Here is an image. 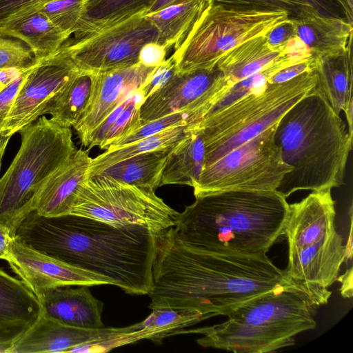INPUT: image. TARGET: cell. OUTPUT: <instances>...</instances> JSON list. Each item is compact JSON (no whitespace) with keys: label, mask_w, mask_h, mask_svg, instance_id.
<instances>
[{"label":"cell","mask_w":353,"mask_h":353,"mask_svg":"<svg viewBox=\"0 0 353 353\" xmlns=\"http://www.w3.org/2000/svg\"><path fill=\"white\" fill-rule=\"evenodd\" d=\"M50 0H0V26Z\"/></svg>","instance_id":"cell-40"},{"label":"cell","mask_w":353,"mask_h":353,"mask_svg":"<svg viewBox=\"0 0 353 353\" xmlns=\"http://www.w3.org/2000/svg\"><path fill=\"white\" fill-rule=\"evenodd\" d=\"M192 0H155L144 12L143 15L151 14L161 10L169 6L179 4ZM210 3H214L215 0H206Z\"/></svg>","instance_id":"cell-48"},{"label":"cell","mask_w":353,"mask_h":353,"mask_svg":"<svg viewBox=\"0 0 353 353\" xmlns=\"http://www.w3.org/2000/svg\"><path fill=\"white\" fill-rule=\"evenodd\" d=\"M222 77L223 74L216 66L212 70L175 72L141 103V124L193 108H201L204 116L219 90Z\"/></svg>","instance_id":"cell-13"},{"label":"cell","mask_w":353,"mask_h":353,"mask_svg":"<svg viewBox=\"0 0 353 353\" xmlns=\"http://www.w3.org/2000/svg\"><path fill=\"white\" fill-rule=\"evenodd\" d=\"M12 272L39 299L64 286L113 285L112 279L73 266L37 250L13 237L7 261Z\"/></svg>","instance_id":"cell-14"},{"label":"cell","mask_w":353,"mask_h":353,"mask_svg":"<svg viewBox=\"0 0 353 353\" xmlns=\"http://www.w3.org/2000/svg\"><path fill=\"white\" fill-rule=\"evenodd\" d=\"M140 226L118 227L81 216L46 217L34 211L14 237L73 266L108 277L125 292L148 294L158 236Z\"/></svg>","instance_id":"cell-2"},{"label":"cell","mask_w":353,"mask_h":353,"mask_svg":"<svg viewBox=\"0 0 353 353\" xmlns=\"http://www.w3.org/2000/svg\"><path fill=\"white\" fill-rule=\"evenodd\" d=\"M158 31L139 13L99 31L69 38L60 48L79 71L101 74L139 63L141 48L157 42Z\"/></svg>","instance_id":"cell-11"},{"label":"cell","mask_w":353,"mask_h":353,"mask_svg":"<svg viewBox=\"0 0 353 353\" xmlns=\"http://www.w3.org/2000/svg\"><path fill=\"white\" fill-rule=\"evenodd\" d=\"M71 287L57 288L43 293L39 299L43 313L70 326L103 327V303L92 294L89 286Z\"/></svg>","instance_id":"cell-21"},{"label":"cell","mask_w":353,"mask_h":353,"mask_svg":"<svg viewBox=\"0 0 353 353\" xmlns=\"http://www.w3.org/2000/svg\"><path fill=\"white\" fill-rule=\"evenodd\" d=\"M266 254H212L190 249L172 228L158 236L149 307L196 310L207 319L228 316L241 304L285 280Z\"/></svg>","instance_id":"cell-1"},{"label":"cell","mask_w":353,"mask_h":353,"mask_svg":"<svg viewBox=\"0 0 353 353\" xmlns=\"http://www.w3.org/2000/svg\"><path fill=\"white\" fill-rule=\"evenodd\" d=\"M214 3L228 7L281 9L288 11L291 18L296 16L303 8L310 6L302 0H215Z\"/></svg>","instance_id":"cell-37"},{"label":"cell","mask_w":353,"mask_h":353,"mask_svg":"<svg viewBox=\"0 0 353 353\" xmlns=\"http://www.w3.org/2000/svg\"><path fill=\"white\" fill-rule=\"evenodd\" d=\"M317 306L304 290L286 279L236 307L226 321L181 330L174 335L201 334L196 340L201 346L235 353L273 352L294 345L297 334L316 327Z\"/></svg>","instance_id":"cell-5"},{"label":"cell","mask_w":353,"mask_h":353,"mask_svg":"<svg viewBox=\"0 0 353 353\" xmlns=\"http://www.w3.org/2000/svg\"><path fill=\"white\" fill-rule=\"evenodd\" d=\"M13 236L10 228L0 223V259L8 261Z\"/></svg>","instance_id":"cell-46"},{"label":"cell","mask_w":353,"mask_h":353,"mask_svg":"<svg viewBox=\"0 0 353 353\" xmlns=\"http://www.w3.org/2000/svg\"><path fill=\"white\" fill-rule=\"evenodd\" d=\"M285 47H269L264 35L250 39L227 52L216 65L223 74V90L268 68L285 54Z\"/></svg>","instance_id":"cell-22"},{"label":"cell","mask_w":353,"mask_h":353,"mask_svg":"<svg viewBox=\"0 0 353 353\" xmlns=\"http://www.w3.org/2000/svg\"><path fill=\"white\" fill-rule=\"evenodd\" d=\"M0 32L24 41L37 60L54 54L70 38L38 8L6 21L0 26Z\"/></svg>","instance_id":"cell-24"},{"label":"cell","mask_w":353,"mask_h":353,"mask_svg":"<svg viewBox=\"0 0 353 353\" xmlns=\"http://www.w3.org/2000/svg\"><path fill=\"white\" fill-rule=\"evenodd\" d=\"M295 36L294 28L290 18L270 30L265 35V38L269 47L278 49L284 48Z\"/></svg>","instance_id":"cell-42"},{"label":"cell","mask_w":353,"mask_h":353,"mask_svg":"<svg viewBox=\"0 0 353 353\" xmlns=\"http://www.w3.org/2000/svg\"><path fill=\"white\" fill-rule=\"evenodd\" d=\"M1 139H2V138H1V137H0V144H1Z\"/></svg>","instance_id":"cell-53"},{"label":"cell","mask_w":353,"mask_h":353,"mask_svg":"<svg viewBox=\"0 0 353 353\" xmlns=\"http://www.w3.org/2000/svg\"><path fill=\"white\" fill-rule=\"evenodd\" d=\"M38 61L24 41L0 32V69L28 68Z\"/></svg>","instance_id":"cell-36"},{"label":"cell","mask_w":353,"mask_h":353,"mask_svg":"<svg viewBox=\"0 0 353 353\" xmlns=\"http://www.w3.org/2000/svg\"><path fill=\"white\" fill-rule=\"evenodd\" d=\"M168 50L157 42L145 44L139 54V62L148 67L160 65L165 60Z\"/></svg>","instance_id":"cell-44"},{"label":"cell","mask_w":353,"mask_h":353,"mask_svg":"<svg viewBox=\"0 0 353 353\" xmlns=\"http://www.w3.org/2000/svg\"><path fill=\"white\" fill-rule=\"evenodd\" d=\"M208 319L201 313L191 309L159 307L140 322L142 327L152 330L155 336L152 342L159 344L166 337L174 336L179 330Z\"/></svg>","instance_id":"cell-32"},{"label":"cell","mask_w":353,"mask_h":353,"mask_svg":"<svg viewBox=\"0 0 353 353\" xmlns=\"http://www.w3.org/2000/svg\"><path fill=\"white\" fill-rule=\"evenodd\" d=\"M157 67L141 63L101 74H96L88 107L73 127L85 146L91 132L115 108L150 79Z\"/></svg>","instance_id":"cell-16"},{"label":"cell","mask_w":353,"mask_h":353,"mask_svg":"<svg viewBox=\"0 0 353 353\" xmlns=\"http://www.w3.org/2000/svg\"><path fill=\"white\" fill-rule=\"evenodd\" d=\"M352 268H350L343 276L338 277L337 280L342 283L341 293L344 297H352Z\"/></svg>","instance_id":"cell-49"},{"label":"cell","mask_w":353,"mask_h":353,"mask_svg":"<svg viewBox=\"0 0 353 353\" xmlns=\"http://www.w3.org/2000/svg\"><path fill=\"white\" fill-rule=\"evenodd\" d=\"M88 0H50L40 4L42 12L67 36L74 34L86 8Z\"/></svg>","instance_id":"cell-34"},{"label":"cell","mask_w":353,"mask_h":353,"mask_svg":"<svg viewBox=\"0 0 353 353\" xmlns=\"http://www.w3.org/2000/svg\"><path fill=\"white\" fill-rule=\"evenodd\" d=\"M176 145L126 158L98 170L89 177L103 175L128 184L155 190L160 186L166 161Z\"/></svg>","instance_id":"cell-25"},{"label":"cell","mask_w":353,"mask_h":353,"mask_svg":"<svg viewBox=\"0 0 353 353\" xmlns=\"http://www.w3.org/2000/svg\"><path fill=\"white\" fill-rule=\"evenodd\" d=\"M276 123L204 167L193 186L195 198L228 190H276L291 170L274 141Z\"/></svg>","instance_id":"cell-10"},{"label":"cell","mask_w":353,"mask_h":353,"mask_svg":"<svg viewBox=\"0 0 353 353\" xmlns=\"http://www.w3.org/2000/svg\"><path fill=\"white\" fill-rule=\"evenodd\" d=\"M175 72L174 61L171 56L157 68L150 81L142 88L145 99L165 83Z\"/></svg>","instance_id":"cell-41"},{"label":"cell","mask_w":353,"mask_h":353,"mask_svg":"<svg viewBox=\"0 0 353 353\" xmlns=\"http://www.w3.org/2000/svg\"><path fill=\"white\" fill-rule=\"evenodd\" d=\"M291 19L296 36L314 57L338 55L352 46L353 24L345 18L325 16L306 6Z\"/></svg>","instance_id":"cell-20"},{"label":"cell","mask_w":353,"mask_h":353,"mask_svg":"<svg viewBox=\"0 0 353 353\" xmlns=\"http://www.w3.org/2000/svg\"><path fill=\"white\" fill-rule=\"evenodd\" d=\"M6 86L0 82V92L2 91V90L5 88Z\"/></svg>","instance_id":"cell-52"},{"label":"cell","mask_w":353,"mask_h":353,"mask_svg":"<svg viewBox=\"0 0 353 353\" xmlns=\"http://www.w3.org/2000/svg\"><path fill=\"white\" fill-rule=\"evenodd\" d=\"M204 160L203 141L201 134L195 129L169 155L162 172L160 186L180 184L193 188L203 170Z\"/></svg>","instance_id":"cell-27"},{"label":"cell","mask_w":353,"mask_h":353,"mask_svg":"<svg viewBox=\"0 0 353 353\" xmlns=\"http://www.w3.org/2000/svg\"><path fill=\"white\" fill-rule=\"evenodd\" d=\"M314 71V57L312 56L306 60L285 67L272 77L268 83H279L290 80L304 72Z\"/></svg>","instance_id":"cell-43"},{"label":"cell","mask_w":353,"mask_h":353,"mask_svg":"<svg viewBox=\"0 0 353 353\" xmlns=\"http://www.w3.org/2000/svg\"><path fill=\"white\" fill-rule=\"evenodd\" d=\"M314 88L276 123L274 141L291 168L276 189L286 199L299 190H332L344 183L352 136Z\"/></svg>","instance_id":"cell-4"},{"label":"cell","mask_w":353,"mask_h":353,"mask_svg":"<svg viewBox=\"0 0 353 353\" xmlns=\"http://www.w3.org/2000/svg\"><path fill=\"white\" fill-rule=\"evenodd\" d=\"M346 257L343 238L336 231L326 239L288 252L284 275L304 290L318 306L324 305L332 294L328 288L338 279Z\"/></svg>","instance_id":"cell-15"},{"label":"cell","mask_w":353,"mask_h":353,"mask_svg":"<svg viewBox=\"0 0 353 353\" xmlns=\"http://www.w3.org/2000/svg\"><path fill=\"white\" fill-rule=\"evenodd\" d=\"M20 148L0 178V223L14 236L43 182L77 150L71 128L46 116L22 128Z\"/></svg>","instance_id":"cell-7"},{"label":"cell","mask_w":353,"mask_h":353,"mask_svg":"<svg viewBox=\"0 0 353 353\" xmlns=\"http://www.w3.org/2000/svg\"><path fill=\"white\" fill-rule=\"evenodd\" d=\"M179 213L154 190L95 175L81 183L69 214L118 227H143L160 234L175 226Z\"/></svg>","instance_id":"cell-9"},{"label":"cell","mask_w":353,"mask_h":353,"mask_svg":"<svg viewBox=\"0 0 353 353\" xmlns=\"http://www.w3.org/2000/svg\"><path fill=\"white\" fill-rule=\"evenodd\" d=\"M37 63L28 69L14 81L6 85L0 92V130L6 117L10 112L22 85Z\"/></svg>","instance_id":"cell-38"},{"label":"cell","mask_w":353,"mask_h":353,"mask_svg":"<svg viewBox=\"0 0 353 353\" xmlns=\"http://www.w3.org/2000/svg\"><path fill=\"white\" fill-rule=\"evenodd\" d=\"M343 8L346 19L353 24V0H336Z\"/></svg>","instance_id":"cell-50"},{"label":"cell","mask_w":353,"mask_h":353,"mask_svg":"<svg viewBox=\"0 0 353 353\" xmlns=\"http://www.w3.org/2000/svg\"><path fill=\"white\" fill-rule=\"evenodd\" d=\"M79 71L60 49L39 60L22 85L0 130V137H11L48 114L54 97Z\"/></svg>","instance_id":"cell-12"},{"label":"cell","mask_w":353,"mask_h":353,"mask_svg":"<svg viewBox=\"0 0 353 353\" xmlns=\"http://www.w3.org/2000/svg\"><path fill=\"white\" fill-rule=\"evenodd\" d=\"M30 326L23 322L0 323V353H12L15 343Z\"/></svg>","instance_id":"cell-39"},{"label":"cell","mask_w":353,"mask_h":353,"mask_svg":"<svg viewBox=\"0 0 353 353\" xmlns=\"http://www.w3.org/2000/svg\"><path fill=\"white\" fill-rule=\"evenodd\" d=\"M33 66V65H32ZM31 68V67H30ZM28 68H9L0 69V82L5 86L10 84L21 76Z\"/></svg>","instance_id":"cell-47"},{"label":"cell","mask_w":353,"mask_h":353,"mask_svg":"<svg viewBox=\"0 0 353 353\" xmlns=\"http://www.w3.org/2000/svg\"><path fill=\"white\" fill-rule=\"evenodd\" d=\"M331 189L312 191L299 202L289 204L283 229L288 252L303 249L335 232V201Z\"/></svg>","instance_id":"cell-17"},{"label":"cell","mask_w":353,"mask_h":353,"mask_svg":"<svg viewBox=\"0 0 353 353\" xmlns=\"http://www.w3.org/2000/svg\"><path fill=\"white\" fill-rule=\"evenodd\" d=\"M317 82L314 71L290 80L268 83L230 105L204 117L195 129L205 146L204 167L277 123Z\"/></svg>","instance_id":"cell-6"},{"label":"cell","mask_w":353,"mask_h":353,"mask_svg":"<svg viewBox=\"0 0 353 353\" xmlns=\"http://www.w3.org/2000/svg\"><path fill=\"white\" fill-rule=\"evenodd\" d=\"M194 130L195 126L192 125L172 128L128 145L106 150L92 159L87 178L98 170L126 158L154 150L175 146L189 137Z\"/></svg>","instance_id":"cell-31"},{"label":"cell","mask_w":353,"mask_h":353,"mask_svg":"<svg viewBox=\"0 0 353 353\" xmlns=\"http://www.w3.org/2000/svg\"><path fill=\"white\" fill-rule=\"evenodd\" d=\"M141 89L134 92L126 99L123 108L105 134L101 149L105 150L112 141L130 134L142 125L140 107L145 97Z\"/></svg>","instance_id":"cell-35"},{"label":"cell","mask_w":353,"mask_h":353,"mask_svg":"<svg viewBox=\"0 0 353 353\" xmlns=\"http://www.w3.org/2000/svg\"><path fill=\"white\" fill-rule=\"evenodd\" d=\"M291 18L281 9L228 7L213 3L199 16L171 55L176 72L213 69L227 52L245 41L266 35Z\"/></svg>","instance_id":"cell-8"},{"label":"cell","mask_w":353,"mask_h":353,"mask_svg":"<svg viewBox=\"0 0 353 353\" xmlns=\"http://www.w3.org/2000/svg\"><path fill=\"white\" fill-rule=\"evenodd\" d=\"M212 4L206 0H192L169 6L144 16L158 31L157 43L167 50L172 46L176 49L199 16Z\"/></svg>","instance_id":"cell-26"},{"label":"cell","mask_w":353,"mask_h":353,"mask_svg":"<svg viewBox=\"0 0 353 353\" xmlns=\"http://www.w3.org/2000/svg\"><path fill=\"white\" fill-rule=\"evenodd\" d=\"M103 327L88 329L70 326L42 313L15 343L12 353H77L98 341Z\"/></svg>","instance_id":"cell-19"},{"label":"cell","mask_w":353,"mask_h":353,"mask_svg":"<svg viewBox=\"0 0 353 353\" xmlns=\"http://www.w3.org/2000/svg\"><path fill=\"white\" fill-rule=\"evenodd\" d=\"M325 16L345 18V12L336 0H302Z\"/></svg>","instance_id":"cell-45"},{"label":"cell","mask_w":353,"mask_h":353,"mask_svg":"<svg viewBox=\"0 0 353 353\" xmlns=\"http://www.w3.org/2000/svg\"><path fill=\"white\" fill-rule=\"evenodd\" d=\"M96 74L79 72L57 93L48 112L65 127H74L85 112L92 94Z\"/></svg>","instance_id":"cell-30"},{"label":"cell","mask_w":353,"mask_h":353,"mask_svg":"<svg viewBox=\"0 0 353 353\" xmlns=\"http://www.w3.org/2000/svg\"><path fill=\"white\" fill-rule=\"evenodd\" d=\"M1 138H2V139H1V144H0V171H1V168L2 159L4 155V153H5L6 149V146L8 145V143L10 137H1Z\"/></svg>","instance_id":"cell-51"},{"label":"cell","mask_w":353,"mask_h":353,"mask_svg":"<svg viewBox=\"0 0 353 353\" xmlns=\"http://www.w3.org/2000/svg\"><path fill=\"white\" fill-rule=\"evenodd\" d=\"M314 71L317 75L314 89L336 114L353 108L352 46L338 55L314 57Z\"/></svg>","instance_id":"cell-23"},{"label":"cell","mask_w":353,"mask_h":353,"mask_svg":"<svg viewBox=\"0 0 353 353\" xmlns=\"http://www.w3.org/2000/svg\"><path fill=\"white\" fill-rule=\"evenodd\" d=\"M92 158L88 150L79 149L41 185L29 207L46 217L68 215L74 196L87 179Z\"/></svg>","instance_id":"cell-18"},{"label":"cell","mask_w":353,"mask_h":353,"mask_svg":"<svg viewBox=\"0 0 353 353\" xmlns=\"http://www.w3.org/2000/svg\"><path fill=\"white\" fill-rule=\"evenodd\" d=\"M155 0H88L74 38L89 34L147 10Z\"/></svg>","instance_id":"cell-29"},{"label":"cell","mask_w":353,"mask_h":353,"mask_svg":"<svg viewBox=\"0 0 353 353\" xmlns=\"http://www.w3.org/2000/svg\"><path fill=\"white\" fill-rule=\"evenodd\" d=\"M286 198L276 190H228L195 198L172 227L186 247L204 252L266 254L283 229Z\"/></svg>","instance_id":"cell-3"},{"label":"cell","mask_w":353,"mask_h":353,"mask_svg":"<svg viewBox=\"0 0 353 353\" xmlns=\"http://www.w3.org/2000/svg\"><path fill=\"white\" fill-rule=\"evenodd\" d=\"M42 313L41 303L30 288L0 268V323L32 325Z\"/></svg>","instance_id":"cell-28"},{"label":"cell","mask_w":353,"mask_h":353,"mask_svg":"<svg viewBox=\"0 0 353 353\" xmlns=\"http://www.w3.org/2000/svg\"><path fill=\"white\" fill-rule=\"evenodd\" d=\"M203 116V112L201 108L184 110L168 114L144 123L137 130L112 141L105 150L116 149L172 128L188 125H196Z\"/></svg>","instance_id":"cell-33"}]
</instances>
